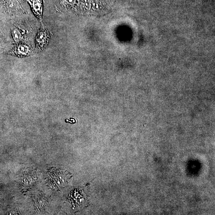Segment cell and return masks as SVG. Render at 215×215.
<instances>
[{
    "mask_svg": "<svg viewBox=\"0 0 215 215\" xmlns=\"http://www.w3.org/2000/svg\"><path fill=\"white\" fill-rule=\"evenodd\" d=\"M47 182L52 188H60L67 183L66 178H69V176L65 172L58 171L54 170H51L49 172Z\"/></svg>",
    "mask_w": 215,
    "mask_h": 215,
    "instance_id": "cell-1",
    "label": "cell"
},
{
    "mask_svg": "<svg viewBox=\"0 0 215 215\" xmlns=\"http://www.w3.org/2000/svg\"><path fill=\"white\" fill-rule=\"evenodd\" d=\"M49 32L46 29L41 28L36 37V46L39 49H43L46 46L49 39Z\"/></svg>",
    "mask_w": 215,
    "mask_h": 215,
    "instance_id": "cell-2",
    "label": "cell"
},
{
    "mask_svg": "<svg viewBox=\"0 0 215 215\" xmlns=\"http://www.w3.org/2000/svg\"><path fill=\"white\" fill-rule=\"evenodd\" d=\"M30 4L34 15L40 21H42L43 11V0H26Z\"/></svg>",
    "mask_w": 215,
    "mask_h": 215,
    "instance_id": "cell-3",
    "label": "cell"
},
{
    "mask_svg": "<svg viewBox=\"0 0 215 215\" xmlns=\"http://www.w3.org/2000/svg\"><path fill=\"white\" fill-rule=\"evenodd\" d=\"M15 55L22 57L29 56L31 54V50L30 47L25 44H21L18 45L12 51Z\"/></svg>",
    "mask_w": 215,
    "mask_h": 215,
    "instance_id": "cell-4",
    "label": "cell"
},
{
    "mask_svg": "<svg viewBox=\"0 0 215 215\" xmlns=\"http://www.w3.org/2000/svg\"><path fill=\"white\" fill-rule=\"evenodd\" d=\"M12 34L13 39L16 42H20L23 38V36L21 31L17 28H15L12 30Z\"/></svg>",
    "mask_w": 215,
    "mask_h": 215,
    "instance_id": "cell-5",
    "label": "cell"
},
{
    "mask_svg": "<svg viewBox=\"0 0 215 215\" xmlns=\"http://www.w3.org/2000/svg\"><path fill=\"white\" fill-rule=\"evenodd\" d=\"M7 7L10 11H15L19 10L20 6L17 0H10L8 3Z\"/></svg>",
    "mask_w": 215,
    "mask_h": 215,
    "instance_id": "cell-6",
    "label": "cell"
},
{
    "mask_svg": "<svg viewBox=\"0 0 215 215\" xmlns=\"http://www.w3.org/2000/svg\"><path fill=\"white\" fill-rule=\"evenodd\" d=\"M64 1L65 3L71 5L75 3V0H64Z\"/></svg>",
    "mask_w": 215,
    "mask_h": 215,
    "instance_id": "cell-7",
    "label": "cell"
}]
</instances>
